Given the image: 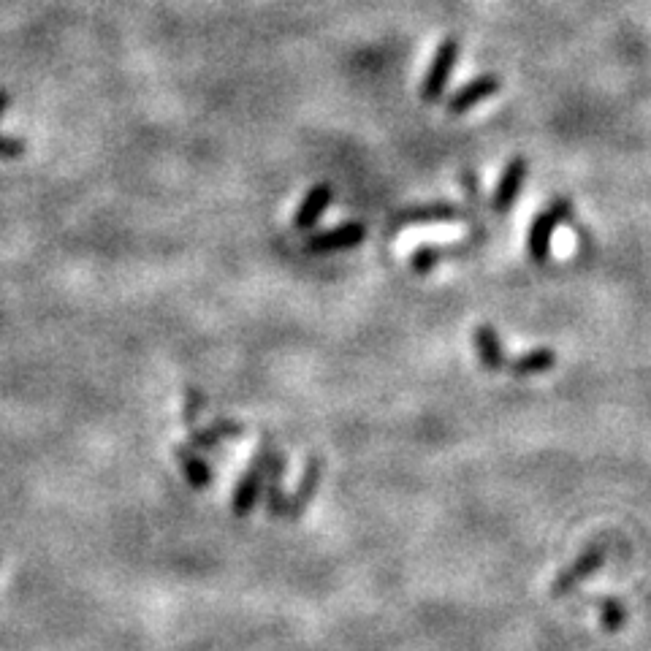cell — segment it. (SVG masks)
<instances>
[{
	"instance_id": "cell-18",
	"label": "cell",
	"mask_w": 651,
	"mask_h": 651,
	"mask_svg": "<svg viewBox=\"0 0 651 651\" xmlns=\"http://www.w3.org/2000/svg\"><path fill=\"white\" fill-rule=\"evenodd\" d=\"M209 429L217 434V440L223 443V440H242L245 437V424H239V421H231V418H215Z\"/></svg>"
},
{
	"instance_id": "cell-8",
	"label": "cell",
	"mask_w": 651,
	"mask_h": 651,
	"mask_svg": "<svg viewBox=\"0 0 651 651\" xmlns=\"http://www.w3.org/2000/svg\"><path fill=\"white\" fill-rule=\"evenodd\" d=\"M527 171V158H510L508 166L502 169L500 180H497L494 196H491V209H494V212L505 215V212L516 204V199L521 196V188H524V182H527Z\"/></svg>"
},
{
	"instance_id": "cell-2",
	"label": "cell",
	"mask_w": 651,
	"mask_h": 651,
	"mask_svg": "<svg viewBox=\"0 0 651 651\" xmlns=\"http://www.w3.org/2000/svg\"><path fill=\"white\" fill-rule=\"evenodd\" d=\"M269 453H272V443L258 445L255 451L253 462L245 470V475L239 478L234 489V500H231V510L234 516L239 519H247L250 513L255 510V505L261 502V494H264V483H266V464H269Z\"/></svg>"
},
{
	"instance_id": "cell-7",
	"label": "cell",
	"mask_w": 651,
	"mask_h": 651,
	"mask_svg": "<svg viewBox=\"0 0 651 651\" xmlns=\"http://www.w3.org/2000/svg\"><path fill=\"white\" fill-rule=\"evenodd\" d=\"M364 239H367V226L364 223H342V226L331 228V231H321V234L310 236L304 242V250L315 255L340 253V250L359 247Z\"/></svg>"
},
{
	"instance_id": "cell-1",
	"label": "cell",
	"mask_w": 651,
	"mask_h": 651,
	"mask_svg": "<svg viewBox=\"0 0 651 651\" xmlns=\"http://www.w3.org/2000/svg\"><path fill=\"white\" fill-rule=\"evenodd\" d=\"M570 217H573V204H570V199H562V196H559V199L551 201V204L532 220L527 236V253L535 264L548 261L551 242H554V231H557L565 220H570Z\"/></svg>"
},
{
	"instance_id": "cell-13",
	"label": "cell",
	"mask_w": 651,
	"mask_h": 651,
	"mask_svg": "<svg viewBox=\"0 0 651 651\" xmlns=\"http://www.w3.org/2000/svg\"><path fill=\"white\" fill-rule=\"evenodd\" d=\"M174 459H177L185 481H188L193 489H207V486H212V467L201 459L199 453H196V448L177 445V448H174Z\"/></svg>"
},
{
	"instance_id": "cell-5",
	"label": "cell",
	"mask_w": 651,
	"mask_h": 651,
	"mask_svg": "<svg viewBox=\"0 0 651 651\" xmlns=\"http://www.w3.org/2000/svg\"><path fill=\"white\" fill-rule=\"evenodd\" d=\"M472 215H475L472 209L453 207V204H445V201H437V204H421V207H410L405 209V212H399V215L391 220V231H399V228H407V226L462 223V220H470Z\"/></svg>"
},
{
	"instance_id": "cell-12",
	"label": "cell",
	"mask_w": 651,
	"mask_h": 651,
	"mask_svg": "<svg viewBox=\"0 0 651 651\" xmlns=\"http://www.w3.org/2000/svg\"><path fill=\"white\" fill-rule=\"evenodd\" d=\"M331 201H334V188H331V185H315V188L304 196L299 209H296V215H293V226L299 228V231L312 228L318 220H321L323 212L331 207Z\"/></svg>"
},
{
	"instance_id": "cell-11",
	"label": "cell",
	"mask_w": 651,
	"mask_h": 651,
	"mask_svg": "<svg viewBox=\"0 0 651 651\" xmlns=\"http://www.w3.org/2000/svg\"><path fill=\"white\" fill-rule=\"evenodd\" d=\"M472 342H475V350H478V359L489 372H500L508 364L500 331L494 329L491 323H478L475 331H472Z\"/></svg>"
},
{
	"instance_id": "cell-6",
	"label": "cell",
	"mask_w": 651,
	"mask_h": 651,
	"mask_svg": "<svg viewBox=\"0 0 651 651\" xmlns=\"http://www.w3.org/2000/svg\"><path fill=\"white\" fill-rule=\"evenodd\" d=\"M502 79L497 74H481L470 79L467 85H462L456 93L448 98V114L451 117H462V114L472 112L475 106L489 101L491 95L500 93Z\"/></svg>"
},
{
	"instance_id": "cell-3",
	"label": "cell",
	"mask_w": 651,
	"mask_h": 651,
	"mask_svg": "<svg viewBox=\"0 0 651 651\" xmlns=\"http://www.w3.org/2000/svg\"><path fill=\"white\" fill-rule=\"evenodd\" d=\"M459 55H462V38L459 36H448L443 44L437 47L432 63L426 68L424 85H421V98H424L426 104H434V101L443 98L453 68L459 63Z\"/></svg>"
},
{
	"instance_id": "cell-14",
	"label": "cell",
	"mask_w": 651,
	"mask_h": 651,
	"mask_svg": "<svg viewBox=\"0 0 651 651\" xmlns=\"http://www.w3.org/2000/svg\"><path fill=\"white\" fill-rule=\"evenodd\" d=\"M554 364H557V353L543 345V348H532L516 356L508 367L516 378H535V375H543L548 369H554Z\"/></svg>"
},
{
	"instance_id": "cell-17",
	"label": "cell",
	"mask_w": 651,
	"mask_h": 651,
	"mask_svg": "<svg viewBox=\"0 0 651 651\" xmlns=\"http://www.w3.org/2000/svg\"><path fill=\"white\" fill-rule=\"evenodd\" d=\"M204 407H207V394H204V388L199 386H190L185 391V405H182V421L188 426H196V421L204 413Z\"/></svg>"
},
{
	"instance_id": "cell-19",
	"label": "cell",
	"mask_w": 651,
	"mask_h": 651,
	"mask_svg": "<svg viewBox=\"0 0 651 651\" xmlns=\"http://www.w3.org/2000/svg\"><path fill=\"white\" fill-rule=\"evenodd\" d=\"M28 150V144L22 139H14V136H0V161H14V158H22V152Z\"/></svg>"
},
{
	"instance_id": "cell-16",
	"label": "cell",
	"mask_w": 651,
	"mask_h": 651,
	"mask_svg": "<svg viewBox=\"0 0 651 651\" xmlns=\"http://www.w3.org/2000/svg\"><path fill=\"white\" fill-rule=\"evenodd\" d=\"M597 614H600V622H603L608 633H619L627 624V608L616 597H600L597 600Z\"/></svg>"
},
{
	"instance_id": "cell-10",
	"label": "cell",
	"mask_w": 651,
	"mask_h": 651,
	"mask_svg": "<svg viewBox=\"0 0 651 651\" xmlns=\"http://www.w3.org/2000/svg\"><path fill=\"white\" fill-rule=\"evenodd\" d=\"M323 478V462L318 456H310L307 464H304L302 478H299V486L293 491L291 497H288V505H285V516L291 521H296L302 516L304 510L310 508V500L315 497V491L321 486Z\"/></svg>"
},
{
	"instance_id": "cell-15",
	"label": "cell",
	"mask_w": 651,
	"mask_h": 651,
	"mask_svg": "<svg viewBox=\"0 0 651 651\" xmlns=\"http://www.w3.org/2000/svg\"><path fill=\"white\" fill-rule=\"evenodd\" d=\"M472 242H475V236H472L467 245H459V247L421 245L418 250H413V255H410V269H413L416 274H429L434 266L443 264L448 255H459V253H464V250H470Z\"/></svg>"
},
{
	"instance_id": "cell-20",
	"label": "cell",
	"mask_w": 651,
	"mask_h": 651,
	"mask_svg": "<svg viewBox=\"0 0 651 651\" xmlns=\"http://www.w3.org/2000/svg\"><path fill=\"white\" fill-rule=\"evenodd\" d=\"M9 106H11V93L9 90H0V117L9 112Z\"/></svg>"
},
{
	"instance_id": "cell-4",
	"label": "cell",
	"mask_w": 651,
	"mask_h": 651,
	"mask_svg": "<svg viewBox=\"0 0 651 651\" xmlns=\"http://www.w3.org/2000/svg\"><path fill=\"white\" fill-rule=\"evenodd\" d=\"M605 565V546H589L581 551L570 565L554 578L551 584V597H567L576 592L578 586L584 584L586 578H592Z\"/></svg>"
},
{
	"instance_id": "cell-9",
	"label": "cell",
	"mask_w": 651,
	"mask_h": 651,
	"mask_svg": "<svg viewBox=\"0 0 651 651\" xmlns=\"http://www.w3.org/2000/svg\"><path fill=\"white\" fill-rule=\"evenodd\" d=\"M285 472H288V459L285 453L274 451L269 453V464H266V483H264V502L269 516H285V505H288V494H285Z\"/></svg>"
}]
</instances>
